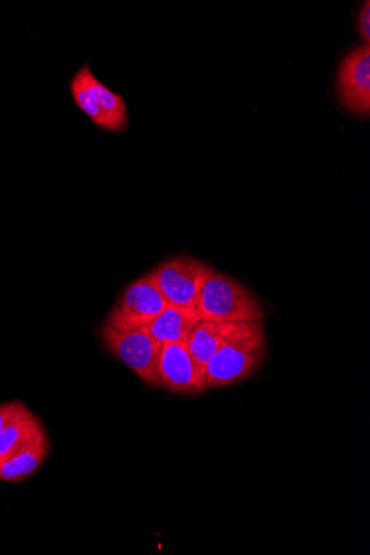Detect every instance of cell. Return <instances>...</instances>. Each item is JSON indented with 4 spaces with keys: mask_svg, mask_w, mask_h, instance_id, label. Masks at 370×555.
Instances as JSON below:
<instances>
[{
    "mask_svg": "<svg viewBox=\"0 0 370 555\" xmlns=\"http://www.w3.org/2000/svg\"><path fill=\"white\" fill-rule=\"evenodd\" d=\"M267 352L261 321L239 324L205 369L207 388H221L243 382L260 367Z\"/></svg>",
    "mask_w": 370,
    "mask_h": 555,
    "instance_id": "obj_1",
    "label": "cell"
},
{
    "mask_svg": "<svg viewBox=\"0 0 370 555\" xmlns=\"http://www.w3.org/2000/svg\"><path fill=\"white\" fill-rule=\"evenodd\" d=\"M196 313L201 320L231 324L252 323L264 318L257 297L234 279L217 271L204 284Z\"/></svg>",
    "mask_w": 370,
    "mask_h": 555,
    "instance_id": "obj_2",
    "label": "cell"
},
{
    "mask_svg": "<svg viewBox=\"0 0 370 555\" xmlns=\"http://www.w3.org/2000/svg\"><path fill=\"white\" fill-rule=\"evenodd\" d=\"M100 337L111 354L127 365L141 382L154 388L162 386L158 375L162 345L146 327L122 331L103 322Z\"/></svg>",
    "mask_w": 370,
    "mask_h": 555,
    "instance_id": "obj_3",
    "label": "cell"
},
{
    "mask_svg": "<svg viewBox=\"0 0 370 555\" xmlns=\"http://www.w3.org/2000/svg\"><path fill=\"white\" fill-rule=\"evenodd\" d=\"M215 272L203 261L182 256L158 264L149 274L169 305L196 312L204 284Z\"/></svg>",
    "mask_w": 370,
    "mask_h": 555,
    "instance_id": "obj_4",
    "label": "cell"
},
{
    "mask_svg": "<svg viewBox=\"0 0 370 555\" xmlns=\"http://www.w3.org/2000/svg\"><path fill=\"white\" fill-rule=\"evenodd\" d=\"M169 306V301L149 273L130 283L122 293L105 323L133 331L149 326Z\"/></svg>",
    "mask_w": 370,
    "mask_h": 555,
    "instance_id": "obj_5",
    "label": "cell"
},
{
    "mask_svg": "<svg viewBox=\"0 0 370 555\" xmlns=\"http://www.w3.org/2000/svg\"><path fill=\"white\" fill-rule=\"evenodd\" d=\"M337 94L350 113L370 114V46L361 43L342 61L337 75Z\"/></svg>",
    "mask_w": 370,
    "mask_h": 555,
    "instance_id": "obj_6",
    "label": "cell"
},
{
    "mask_svg": "<svg viewBox=\"0 0 370 555\" xmlns=\"http://www.w3.org/2000/svg\"><path fill=\"white\" fill-rule=\"evenodd\" d=\"M158 375L161 387L173 393L195 396L208 389L186 341L162 345Z\"/></svg>",
    "mask_w": 370,
    "mask_h": 555,
    "instance_id": "obj_7",
    "label": "cell"
},
{
    "mask_svg": "<svg viewBox=\"0 0 370 555\" xmlns=\"http://www.w3.org/2000/svg\"><path fill=\"white\" fill-rule=\"evenodd\" d=\"M238 325L200 320L191 330L186 343L204 375L209 359L216 354Z\"/></svg>",
    "mask_w": 370,
    "mask_h": 555,
    "instance_id": "obj_8",
    "label": "cell"
},
{
    "mask_svg": "<svg viewBox=\"0 0 370 555\" xmlns=\"http://www.w3.org/2000/svg\"><path fill=\"white\" fill-rule=\"evenodd\" d=\"M200 320L195 311L169 305L146 328L161 345L183 343Z\"/></svg>",
    "mask_w": 370,
    "mask_h": 555,
    "instance_id": "obj_9",
    "label": "cell"
},
{
    "mask_svg": "<svg viewBox=\"0 0 370 555\" xmlns=\"http://www.w3.org/2000/svg\"><path fill=\"white\" fill-rule=\"evenodd\" d=\"M47 433L0 464V480L20 482L30 477L44 462L49 451Z\"/></svg>",
    "mask_w": 370,
    "mask_h": 555,
    "instance_id": "obj_10",
    "label": "cell"
},
{
    "mask_svg": "<svg viewBox=\"0 0 370 555\" xmlns=\"http://www.w3.org/2000/svg\"><path fill=\"white\" fill-rule=\"evenodd\" d=\"M46 433L40 421L29 410L0 433V464L7 462Z\"/></svg>",
    "mask_w": 370,
    "mask_h": 555,
    "instance_id": "obj_11",
    "label": "cell"
},
{
    "mask_svg": "<svg viewBox=\"0 0 370 555\" xmlns=\"http://www.w3.org/2000/svg\"><path fill=\"white\" fill-rule=\"evenodd\" d=\"M91 93L110 125V132H125L128 127V108L125 99L95 78L91 68L87 73Z\"/></svg>",
    "mask_w": 370,
    "mask_h": 555,
    "instance_id": "obj_12",
    "label": "cell"
},
{
    "mask_svg": "<svg viewBox=\"0 0 370 555\" xmlns=\"http://www.w3.org/2000/svg\"><path fill=\"white\" fill-rule=\"evenodd\" d=\"M90 65L79 68L71 80V94L76 106L91 120L92 125L101 130L110 131L107 119L103 116L87 82V73Z\"/></svg>",
    "mask_w": 370,
    "mask_h": 555,
    "instance_id": "obj_13",
    "label": "cell"
},
{
    "mask_svg": "<svg viewBox=\"0 0 370 555\" xmlns=\"http://www.w3.org/2000/svg\"><path fill=\"white\" fill-rule=\"evenodd\" d=\"M26 411H28V409L23 401L15 400L0 403V433Z\"/></svg>",
    "mask_w": 370,
    "mask_h": 555,
    "instance_id": "obj_14",
    "label": "cell"
},
{
    "mask_svg": "<svg viewBox=\"0 0 370 555\" xmlns=\"http://www.w3.org/2000/svg\"><path fill=\"white\" fill-rule=\"evenodd\" d=\"M357 30L362 43L370 44V3H362L357 16Z\"/></svg>",
    "mask_w": 370,
    "mask_h": 555,
    "instance_id": "obj_15",
    "label": "cell"
}]
</instances>
